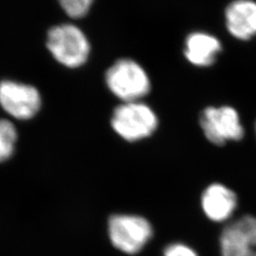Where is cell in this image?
<instances>
[{"instance_id":"6da1fadb","label":"cell","mask_w":256,"mask_h":256,"mask_svg":"<svg viewBox=\"0 0 256 256\" xmlns=\"http://www.w3.org/2000/svg\"><path fill=\"white\" fill-rule=\"evenodd\" d=\"M46 46L60 64L72 68L84 64L90 52L88 38L79 28L72 24H63L50 28Z\"/></svg>"},{"instance_id":"7a4b0ae2","label":"cell","mask_w":256,"mask_h":256,"mask_svg":"<svg viewBox=\"0 0 256 256\" xmlns=\"http://www.w3.org/2000/svg\"><path fill=\"white\" fill-rule=\"evenodd\" d=\"M110 92L124 102H137L150 90L146 70L130 59H120L112 64L106 74Z\"/></svg>"},{"instance_id":"3957f363","label":"cell","mask_w":256,"mask_h":256,"mask_svg":"<svg viewBox=\"0 0 256 256\" xmlns=\"http://www.w3.org/2000/svg\"><path fill=\"white\" fill-rule=\"evenodd\" d=\"M111 124L117 134L129 142L149 137L158 126L153 110L140 102H124L114 110Z\"/></svg>"},{"instance_id":"277c9868","label":"cell","mask_w":256,"mask_h":256,"mask_svg":"<svg viewBox=\"0 0 256 256\" xmlns=\"http://www.w3.org/2000/svg\"><path fill=\"white\" fill-rule=\"evenodd\" d=\"M108 234L114 247L128 254H135L150 240L153 230L142 216L118 214L110 220Z\"/></svg>"},{"instance_id":"5b68a950","label":"cell","mask_w":256,"mask_h":256,"mask_svg":"<svg viewBox=\"0 0 256 256\" xmlns=\"http://www.w3.org/2000/svg\"><path fill=\"white\" fill-rule=\"evenodd\" d=\"M0 106L16 119H32L41 108V96L32 86L5 80L0 82Z\"/></svg>"},{"instance_id":"8992f818","label":"cell","mask_w":256,"mask_h":256,"mask_svg":"<svg viewBox=\"0 0 256 256\" xmlns=\"http://www.w3.org/2000/svg\"><path fill=\"white\" fill-rule=\"evenodd\" d=\"M200 126L206 138L216 146L239 140L244 135L238 112L229 106L206 108L202 112Z\"/></svg>"},{"instance_id":"52a82bcc","label":"cell","mask_w":256,"mask_h":256,"mask_svg":"<svg viewBox=\"0 0 256 256\" xmlns=\"http://www.w3.org/2000/svg\"><path fill=\"white\" fill-rule=\"evenodd\" d=\"M220 248L222 256H256V218L246 216L228 225Z\"/></svg>"},{"instance_id":"ba28073f","label":"cell","mask_w":256,"mask_h":256,"mask_svg":"<svg viewBox=\"0 0 256 256\" xmlns=\"http://www.w3.org/2000/svg\"><path fill=\"white\" fill-rule=\"evenodd\" d=\"M226 24L232 36L248 40L256 36V3L250 0H236L225 12Z\"/></svg>"},{"instance_id":"9c48e42d","label":"cell","mask_w":256,"mask_h":256,"mask_svg":"<svg viewBox=\"0 0 256 256\" xmlns=\"http://www.w3.org/2000/svg\"><path fill=\"white\" fill-rule=\"evenodd\" d=\"M236 196L227 187L214 184L202 196V207L206 216L214 221L228 220L236 207Z\"/></svg>"},{"instance_id":"30bf717a","label":"cell","mask_w":256,"mask_h":256,"mask_svg":"<svg viewBox=\"0 0 256 256\" xmlns=\"http://www.w3.org/2000/svg\"><path fill=\"white\" fill-rule=\"evenodd\" d=\"M220 50L221 44L218 38L203 32H194L187 37L184 52L192 64L207 66L214 64Z\"/></svg>"},{"instance_id":"8fae6325","label":"cell","mask_w":256,"mask_h":256,"mask_svg":"<svg viewBox=\"0 0 256 256\" xmlns=\"http://www.w3.org/2000/svg\"><path fill=\"white\" fill-rule=\"evenodd\" d=\"M18 131L12 122L0 120V162L10 158L14 152Z\"/></svg>"},{"instance_id":"7c38bea8","label":"cell","mask_w":256,"mask_h":256,"mask_svg":"<svg viewBox=\"0 0 256 256\" xmlns=\"http://www.w3.org/2000/svg\"><path fill=\"white\" fill-rule=\"evenodd\" d=\"M59 3L68 16L80 18L90 12L93 0H59Z\"/></svg>"},{"instance_id":"4fadbf2b","label":"cell","mask_w":256,"mask_h":256,"mask_svg":"<svg viewBox=\"0 0 256 256\" xmlns=\"http://www.w3.org/2000/svg\"><path fill=\"white\" fill-rule=\"evenodd\" d=\"M164 256H198L191 248L182 244H174L165 250Z\"/></svg>"}]
</instances>
